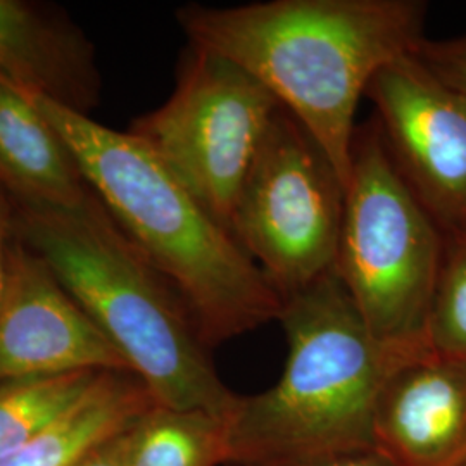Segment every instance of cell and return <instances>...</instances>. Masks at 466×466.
<instances>
[{"mask_svg": "<svg viewBox=\"0 0 466 466\" xmlns=\"http://www.w3.org/2000/svg\"><path fill=\"white\" fill-rule=\"evenodd\" d=\"M427 339L437 356L466 361V228L444 233Z\"/></svg>", "mask_w": 466, "mask_h": 466, "instance_id": "16", "label": "cell"}, {"mask_svg": "<svg viewBox=\"0 0 466 466\" xmlns=\"http://www.w3.org/2000/svg\"><path fill=\"white\" fill-rule=\"evenodd\" d=\"M13 238V202L0 188V304L5 289L7 275V250Z\"/></svg>", "mask_w": 466, "mask_h": 466, "instance_id": "19", "label": "cell"}, {"mask_svg": "<svg viewBox=\"0 0 466 466\" xmlns=\"http://www.w3.org/2000/svg\"><path fill=\"white\" fill-rule=\"evenodd\" d=\"M415 56L439 82L466 100V35L446 40L425 36Z\"/></svg>", "mask_w": 466, "mask_h": 466, "instance_id": "17", "label": "cell"}, {"mask_svg": "<svg viewBox=\"0 0 466 466\" xmlns=\"http://www.w3.org/2000/svg\"><path fill=\"white\" fill-rule=\"evenodd\" d=\"M335 466H390L385 460H382L375 451L371 452H365V454H360V456H354L350 458L342 463H337Z\"/></svg>", "mask_w": 466, "mask_h": 466, "instance_id": "20", "label": "cell"}, {"mask_svg": "<svg viewBox=\"0 0 466 466\" xmlns=\"http://www.w3.org/2000/svg\"><path fill=\"white\" fill-rule=\"evenodd\" d=\"M282 106L246 69L187 46L165 104L128 128L230 230L233 209Z\"/></svg>", "mask_w": 466, "mask_h": 466, "instance_id": "6", "label": "cell"}, {"mask_svg": "<svg viewBox=\"0 0 466 466\" xmlns=\"http://www.w3.org/2000/svg\"><path fill=\"white\" fill-rule=\"evenodd\" d=\"M13 235L49 265L159 406L230 420L240 396L219 379L180 296L92 190L71 208L13 202Z\"/></svg>", "mask_w": 466, "mask_h": 466, "instance_id": "4", "label": "cell"}, {"mask_svg": "<svg viewBox=\"0 0 466 466\" xmlns=\"http://www.w3.org/2000/svg\"><path fill=\"white\" fill-rule=\"evenodd\" d=\"M346 184L280 109L233 209L230 232L283 300L332 273Z\"/></svg>", "mask_w": 466, "mask_h": 466, "instance_id": "7", "label": "cell"}, {"mask_svg": "<svg viewBox=\"0 0 466 466\" xmlns=\"http://www.w3.org/2000/svg\"><path fill=\"white\" fill-rule=\"evenodd\" d=\"M78 371L132 373L49 265L13 235L0 304V383Z\"/></svg>", "mask_w": 466, "mask_h": 466, "instance_id": "9", "label": "cell"}, {"mask_svg": "<svg viewBox=\"0 0 466 466\" xmlns=\"http://www.w3.org/2000/svg\"><path fill=\"white\" fill-rule=\"evenodd\" d=\"M127 439L128 466H218L228 463V420L202 410L154 406Z\"/></svg>", "mask_w": 466, "mask_h": 466, "instance_id": "14", "label": "cell"}, {"mask_svg": "<svg viewBox=\"0 0 466 466\" xmlns=\"http://www.w3.org/2000/svg\"><path fill=\"white\" fill-rule=\"evenodd\" d=\"M0 82L84 116L102 90L90 38L57 5L32 0H0Z\"/></svg>", "mask_w": 466, "mask_h": 466, "instance_id": "11", "label": "cell"}, {"mask_svg": "<svg viewBox=\"0 0 466 466\" xmlns=\"http://www.w3.org/2000/svg\"><path fill=\"white\" fill-rule=\"evenodd\" d=\"M420 0H267L175 13L188 46L246 69L348 184L356 111L377 73L425 40Z\"/></svg>", "mask_w": 466, "mask_h": 466, "instance_id": "1", "label": "cell"}, {"mask_svg": "<svg viewBox=\"0 0 466 466\" xmlns=\"http://www.w3.org/2000/svg\"><path fill=\"white\" fill-rule=\"evenodd\" d=\"M279 321L287 337L282 375L240 396L228 420V463L335 466L371 452L385 383L433 352L429 339L375 337L333 271L283 300Z\"/></svg>", "mask_w": 466, "mask_h": 466, "instance_id": "2", "label": "cell"}, {"mask_svg": "<svg viewBox=\"0 0 466 466\" xmlns=\"http://www.w3.org/2000/svg\"><path fill=\"white\" fill-rule=\"evenodd\" d=\"M367 99L418 202L442 233L466 228V100L439 82L415 52L380 69Z\"/></svg>", "mask_w": 466, "mask_h": 466, "instance_id": "8", "label": "cell"}, {"mask_svg": "<svg viewBox=\"0 0 466 466\" xmlns=\"http://www.w3.org/2000/svg\"><path fill=\"white\" fill-rule=\"evenodd\" d=\"M444 233L402 180L370 119L356 128L333 273L375 337L427 339Z\"/></svg>", "mask_w": 466, "mask_h": 466, "instance_id": "5", "label": "cell"}, {"mask_svg": "<svg viewBox=\"0 0 466 466\" xmlns=\"http://www.w3.org/2000/svg\"><path fill=\"white\" fill-rule=\"evenodd\" d=\"M0 188L11 202L71 208L90 187L65 138L34 97L0 82Z\"/></svg>", "mask_w": 466, "mask_h": 466, "instance_id": "12", "label": "cell"}, {"mask_svg": "<svg viewBox=\"0 0 466 466\" xmlns=\"http://www.w3.org/2000/svg\"><path fill=\"white\" fill-rule=\"evenodd\" d=\"M34 99L90 190L180 296L208 350L279 321L282 298L261 268L140 138Z\"/></svg>", "mask_w": 466, "mask_h": 466, "instance_id": "3", "label": "cell"}, {"mask_svg": "<svg viewBox=\"0 0 466 466\" xmlns=\"http://www.w3.org/2000/svg\"><path fill=\"white\" fill-rule=\"evenodd\" d=\"M106 371L0 383V463L84 398Z\"/></svg>", "mask_w": 466, "mask_h": 466, "instance_id": "15", "label": "cell"}, {"mask_svg": "<svg viewBox=\"0 0 466 466\" xmlns=\"http://www.w3.org/2000/svg\"><path fill=\"white\" fill-rule=\"evenodd\" d=\"M125 433L127 432L119 433L116 437L102 442L88 454H85L75 466H128Z\"/></svg>", "mask_w": 466, "mask_h": 466, "instance_id": "18", "label": "cell"}, {"mask_svg": "<svg viewBox=\"0 0 466 466\" xmlns=\"http://www.w3.org/2000/svg\"><path fill=\"white\" fill-rule=\"evenodd\" d=\"M371 437L390 466H466V361L431 352L398 370L377 400Z\"/></svg>", "mask_w": 466, "mask_h": 466, "instance_id": "10", "label": "cell"}, {"mask_svg": "<svg viewBox=\"0 0 466 466\" xmlns=\"http://www.w3.org/2000/svg\"><path fill=\"white\" fill-rule=\"evenodd\" d=\"M157 406L134 373L106 371L88 394L0 466H75L102 442L127 432Z\"/></svg>", "mask_w": 466, "mask_h": 466, "instance_id": "13", "label": "cell"}]
</instances>
